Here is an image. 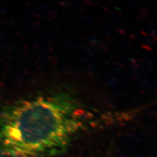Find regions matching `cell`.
Returning a JSON list of instances; mask_svg holds the SVG:
<instances>
[{
	"label": "cell",
	"mask_w": 157,
	"mask_h": 157,
	"mask_svg": "<svg viewBox=\"0 0 157 157\" xmlns=\"http://www.w3.org/2000/svg\"><path fill=\"white\" fill-rule=\"evenodd\" d=\"M107 121L67 89L22 98L0 108V157L59 155Z\"/></svg>",
	"instance_id": "obj_1"
}]
</instances>
